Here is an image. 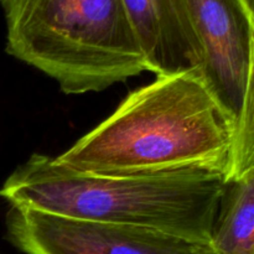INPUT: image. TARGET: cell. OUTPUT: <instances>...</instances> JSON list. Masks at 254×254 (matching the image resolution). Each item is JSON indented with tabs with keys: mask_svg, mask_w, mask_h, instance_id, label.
I'll return each mask as SVG.
<instances>
[{
	"mask_svg": "<svg viewBox=\"0 0 254 254\" xmlns=\"http://www.w3.org/2000/svg\"><path fill=\"white\" fill-rule=\"evenodd\" d=\"M226 176L210 170L98 175L32 154L0 189L10 205L94 222L139 226L211 246Z\"/></svg>",
	"mask_w": 254,
	"mask_h": 254,
	"instance_id": "2",
	"label": "cell"
},
{
	"mask_svg": "<svg viewBox=\"0 0 254 254\" xmlns=\"http://www.w3.org/2000/svg\"><path fill=\"white\" fill-rule=\"evenodd\" d=\"M6 52L66 94L99 92L138 76L145 59L123 0H0Z\"/></svg>",
	"mask_w": 254,
	"mask_h": 254,
	"instance_id": "3",
	"label": "cell"
},
{
	"mask_svg": "<svg viewBox=\"0 0 254 254\" xmlns=\"http://www.w3.org/2000/svg\"><path fill=\"white\" fill-rule=\"evenodd\" d=\"M123 4L148 71L156 77L200 71L201 46L186 0H123Z\"/></svg>",
	"mask_w": 254,
	"mask_h": 254,
	"instance_id": "6",
	"label": "cell"
},
{
	"mask_svg": "<svg viewBox=\"0 0 254 254\" xmlns=\"http://www.w3.org/2000/svg\"><path fill=\"white\" fill-rule=\"evenodd\" d=\"M215 254H254V166L226 181L211 235Z\"/></svg>",
	"mask_w": 254,
	"mask_h": 254,
	"instance_id": "7",
	"label": "cell"
},
{
	"mask_svg": "<svg viewBox=\"0 0 254 254\" xmlns=\"http://www.w3.org/2000/svg\"><path fill=\"white\" fill-rule=\"evenodd\" d=\"M235 128L197 69L159 76L135 89L101 124L56 156L57 164L98 175L210 170L226 176Z\"/></svg>",
	"mask_w": 254,
	"mask_h": 254,
	"instance_id": "1",
	"label": "cell"
},
{
	"mask_svg": "<svg viewBox=\"0 0 254 254\" xmlns=\"http://www.w3.org/2000/svg\"><path fill=\"white\" fill-rule=\"evenodd\" d=\"M241 4V6L243 7V10L246 11V14L250 17L251 22H252L254 27V0H237Z\"/></svg>",
	"mask_w": 254,
	"mask_h": 254,
	"instance_id": "8",
	"label": "cell"
},
{
	"mask_svg": "<svg viewBox=\"0 0 254 254\" xmlns=\"http://www.w3.org/2000/svg\"><path fill=\"white\" fill-rule=\"evenodd\" d=\"M7 240L25 254H215L207 243L139 226L64 217L10 205Z\"/></svg>",
	"mask_w": 254,
	"mask_h": 254,
	"instance_id": "4",
	"label": "cell"
},
{
	"mask_svg": "<svg viewBox=\"0 0 254 254\" xmlns=\"http://www.w3.org/2000/svg\"><path fill=\"white\" fill-rule=\"evenodd\" d=\"M186 4L201 46L198 72L236 136L252 72L254 27L237 0H186Z\"/></svg>",
	"mask_w": 254,
	"mask_h": 254,
	"instance_id": "5",
	"label": "cell"
}]
</instances>
